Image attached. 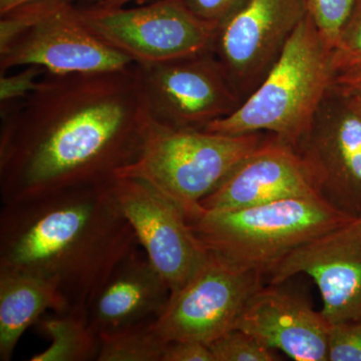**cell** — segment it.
<instances>
[{
  "mask_svg": "<svg viewBox=\"0 0 361 361\" xmlns=\"http://www.w3.org/2000/svg\"><path fill=\"white\" fill-rule=\"evenodd\" d=\"M171 289L148 257L137 250L114 271L90 304L87 318L97 334L160 315Z\"/></svg>",
  "mask_w": 361,
  "mask_h": 361,
  "instance_id": "cell-16",
  "label": "cell"
},
{
  "mask_svg": "<svg viewBox=\"0 0 361 361\" xmlns=\"http://www.w3.org/2000/svg\"><path fill=\"white\" fill-rule=\"evenodd\" d=\"M332 59L336 75L361 66V0H357L350 18L341 33Z\"/></svg>",
  "mask_w": 361,
  "mask_h": 361,
  "instance_id": "cell-22",
  "label": "cell"
},
{
  "mask_svg": "<svg viewBox=\"0 0 361 361\" xmlns=\"http://www.w3.org/2000/svg\"><path fill=\"white\" fill-rule=\"evenodd\" d=\"M47 73L44 68L37 66L23 68L20 73L13 75L6 73L0 78V103L1 106L20 101L39 87L40 80Z\"/></svg>",
  "mask_w": 361,
  "mask_h": 361,
  "instance_id": "cell-24",
  "label": "cell"
},
{
  "mask_svg": "<svg viewBox=\"0 0 361 361\" xmlns=\"http://www.w3.org/2000/svg\"><path fill=\"white\" fill-rule=\"evenodd\" d=\"M334 82L361 97V66L337 73Z\"/></svg>",
  "mask_w": 361,
  "mask_h": 361,
  "instance_id": "cell-27",
  "label": "cell"
},
{
  "mask_svg": "<svg viewBox=\"0 0 361 361\" xmlns=\"http://www.w3.org/2000/svg\"><path fill=\"white\" fill-rule=\"evenodd\" d=\"M308 13L307 0H247L220 21L211 51L245 99Z\"/></svg>",
  "mask_w": 361,
  "mask_h": 361,
  "instance_id": "cell-12",
  "label": "cell"
},
{
  "mask_svg": "<svg viewBox=\"0 0 361 361\" xmlns=\"http://www.w3.org/2000/svg\"><path fill=\"white\" fill-rule=\"evenodd\" d=\"M264 280L263 273L239 269L208 251L194 276L171 293L165 308L154 319V329L166 342L194 341L209 345L234 329Z\"/></svg>",
  "mask_w": 361,
  "mask_h": 361,
  "instance_id": "cell-10",
  "label": "cell"
},
{
  "mask_svg": "<svg viewBox=\"0 0 361 361\" xmlns=\"http://www.w3.org/2000/svg\"><path fill=\"white\" fill-rule=\"evenodd\" d=\"M360 219H361V217H360Z\"/></svg>",
  "mask_w": 361,
  "mask_h": 361,
  "instance_id": "cell-30",
  "label": "cell"
},
{
  "mask_svg": "<svg viewBox=\"0 0 361 361\" xmlns=\"http://www.w3.org/2000/svg\"><path fill=\"white\" fill-rule=\"evenodd\" d=\"M329 361H361V320L330 325Z\"/></svg>",
  "mask_w": 361,
  "mask_h": 361,
  "instance_id": "cell-23",
  "label": "cell"
},
{
  "mask_svg": "<svg viewBox=\"0 0 361 361\" xmlns=\"http://www.w3.org/2000/svg\"><path fill=\"white\" fill-rule=\"evenodd\" d=\"M97 37L137 65L161 63L211 49L218 23L195 16L180 0L123 8L78 6Z\"/></svg>",
  "mask_w": 361,
  "mask_h": 361,
  "instance_id": "cell-7",
  "label": "cell"
},
{
  "mask_svg": "<svg viewBox=\"0 0 361 361\" xmlns=\"http://www.w3.org/2000/svg\"><path fill=\"white\" fill-rule=\"evenodd\" d=\"M336 78L332 47L307 13L237 110L204 130L227 135L270 133L296 148Z\"/></svg>",
  "mask_w": 361,
  "mask_h": 361,
  "instance_id": "cell-3",
  "label": "cell"
},
{
  "mask_svg": "<svg viewBox=\"0 0 361 361\" xmlns=\"http://www.w3.org/2000/svg\"><path fill=\"white\" fill-rule=\"evenodd\" d=\"M135 66L52 75L1 106L2 204L115 179L139 154L149 122Z\"/></svg>",
  "mask_w": 361,
  "mask_h": 361,
  "instance_id": "cell-1",
  "label": "cell"
},
{
  "mask_svg": "<svg viewBox=\"0 0 361 361\" xmlns=\"http://www.w3.org/2000/svg\"><path fill=\"white\" fill-rule=\"evenodd\" d=\"M295 149L320 198L360 219L361 97L334 82Z\"/></svg>",
  "mask_w": 361,
  "mask_h": 361,
  "instance_id": "cell-8",
  "label": "cell"
},
{
  "mask_svg": "<svg viewBox=\"0 0 361 361\" xmlns=\"http://www.w3.org/2000/svg\"><path fill=\"white\" fill-rule=\"evenodd\" d=\"M154 319L99 334L97 361H161L168 342L157 334Z\"/></svg>",
  "mask_w": 361,
  "mask_h": 361,
  "instance_id": "cell-19",
  "label": "cell"
},
{
  "mask_svg": "<svg viewBox=\"0 0 361 361\" xmlns=\"http://www.w3.org/2000/svg\"><path fill=\"white\" fill-rule=\"evenodd\" d=\"M130 1H144V0H104L102 4L97 6L104 7H121L125 6L126 4H129Z\"/></svg>",
  "mask_w": 361,
  "mask_h": 361,
  "instance_id": "cell-29",
  "label": "cell"
},
{
  "mask_svg": "<svg viewBox=\"0 0 361 361\" xmlns=\"http://www.w3.org/2000/svg\"><path fill=\"white\" fill-rule=\"evenodd\" d=\"M264 141L262 133L220 135L149 118L137 158L116 177L149 183L179 204L192 220L203 212L201 201Z\"/></svg>",
  "mask_w": 361,
  "mask_h": 361,
  "instance_id": "cell-5",
  "label": "cell"
},
{
  "mask_svg": "<svg viewBox=\"0 0 361 361\" xmlns=\"http://www.w3.org/2000/svg\"><path fill=\"white\" fill-rule=\"evenodd\" d=\"M30 0H0V14L8 13L11 9L26 4ZM73 2L84 1L90 2V4H99L104 1V0H71Z\"/></svg>",
  "mask_w": 361,
  "mask_h": 361,
  "instance_id": "cell-28",
  "label": "cell"
},
{
  "mask_svg": "<svg viewBox=\"0 0 361 361\" xmlns=\"http://www.w3.org/2000/svg\"><path fill=\"white\" fill-rule=\"evenodd\" d=\"M330 325L286 281L263 285L242 310L234 329L296 361H329Z\"/></svg>",
  "mask_w": 361,
  "mask_h": 361,
  "instance_id": "cell-14",
  "label": "cell"
},
{
  "mask_svg": "<svg viewBox=\"0 0 361 361\" xmlns=\"http://www.w3.org/2000/svg\"><path fill=\"white\" fill-rule=\"evenodd\" d=\"M161 361H216L208 344L194 341L168 342Z\"/></svg>",
  "mask_w": 361,
  "mask_h": 361,
  "instance_id": "cell-26",
  "label": "cell"
},
{
  "mask_svg": "<svg viewBox=\"0 0 361 361\" xmlns=\"http://www.w3.org/2000/svg\"><path fill=\"white\" fill-rule=\"evenodd\" d=\"M202 20L219 23L243 6L247 0H180Z\"/></svg>",
  "mask_w": 361,
  "mask_h": 361,
  "instance_id": "cell-25",
  "label": "cell"
},
{
  "mask_svg": "<svg viewBox=\"0 0 361 361\" xmlns=\"http://www.w3.org/2000/svg\"><path fill=\"white\" fill-rule=\"evenodd\" d=\"M68 310L70 303L49 280L0 267V360H13L21 336L45 311Z\"/></svg>",
  "mask_w": 361,
  "mask_h": 361,
  "instance_id": "cell-17",
  "label": "cell"
},
{
  "mask_svg": "<svg viewBox=\"0 0 361 361\" xmlns=\"http://www.w3.org/2000/svg\"><path fill=\"white\" fill-rule=\"evenodd\" d=\"M356 2L357 0H307L308 14L332 49L350 18Z\"/></svg>",
  "mask_w": 361,
  "mask_h": 361,
  "instance_id": "cell-21",
  "label": "cell"
},
{
  "mask_svg": "<svg viewBox=\"0 0 361 361\" xmlns=\"http://www.w3.org/2000/svg\"><path fill=\"white\" fill-rule=\"evenodd\" d=\"M310 276L319 289L329 325L361 320V219L306 242L265 275L268 284Z\"/></svg>",
  "mask_w": 361,
  "mask_h": 361,
  "instance_id": "cell-13",
  "label": "cell"
},
{
  "mask_svg": "<svg viewBox=\"0 0 361 361\" xmlns=\"http://www.w3.org/2000/svg\"><path fill=\"white\" fill-rule=\"evenodd\" d=\"M298 197H319L302 157L274 135L249 154L201 201L206 212H224Z\"/></svg>",
  "mask_w": 361,
  "mask_h": 361,
  "instance_id": "cell-15",
  "label": "cell"
},
{
  "mask_svg": "<svg viewBox=\"0 0 361 361\" xmlns=\"http://www.w3.org/2000/svg\"><path fill=\"white\" fill-rule=\"evenodd\" d=\"M135 66L149 118L161 125L204 130L243 102L211 49Z\"/></svg>",
  "mask_w": 361,
  "mask_h": 361,
  "instance_id": "cell-9",
  "label": "cell"
},
{
  "mask_svg": "<svg viewBox=\"0 0 361 361\" xmlns=\"http://www.w3.org/2000/svg\"><path fill=\"white\" fill-rule=\"evenodd\" d=\"M355 220L320 197H298L189 220L204 247L239 269L264 276L306 242Z\"/></svg>",
  "mask_w": 361,
  "mask_h": 361,
  "instance_id": "cell-4",
  "label": "cell"
},
{
  "mask_svg": "<svg viewBox=\"0 0 361 361\" xmlns=\"http://www.w3.org/2000/svg\"><path fill=\"white\" fill-rule=\"evenodd\" d=\"M137 243L113 180L2 204L0 267L49 280L71 310L87 311Z\"/></svg>",
  "mask_w": 361,
  "mask_h": 361,
  "instance_id": "cell-2",
  "label": "cell"
},
{
  "mask_svg": "<svg viewBox=\"0 0 361 361\" xmlns=\"http://www.w3.org/2000/svg\"><path fill=\"white\" fill-rule=\"evenodd\" d=\"M113 189L147 257L167 282L171 293L179 290L208 255L184 209L137 178L116 177Z\"/></svg>",
  "mask_w": 361,
  "mask_h": 361,
  "instance_id": "cell-11",
  "label": "cell"
},
{
  "mask_svg": "<svg viewBox=\"0 0 361 361\" xmlns=\"http://www.w3.org/2000/svg\"><path fill=\"white\" fill-rule=\"evenodd\" d=\"M0 73L37 66L52 75L123 70L134 61L85 25L71 0H30L0 14Z\"/></svg>",
  "mask_w": 361,
  "mask_h": 361,
  "instance_id": "cell-6",
  "label": "cell"
},
{
  "mask_svg": "<svg viewBox=\"0 0 361 361\" xmlns=\"http://www.w3.org/2000/svg\"><path fill=\"white\" fill-rule=\"evenodd\" d=\"M216 361H277L275 350L266 348L248 332L228 330L209 344Z\"/></svg>",
  "mask_w": 361,
  "mask_h": 361,
  "instance_id": "cell-20",
  "label": "cell"
},
{
  "mask_svg": "<svg viewBox=\"0 0 361 361\" xmlns=\"http://www.w3.org/2000/svg\"><path fill=\"white\" fill-rule=\"evenodd\" d=\"M39 331L51 343L30 361L97 360L99 336L92 329L87 311L68 310L42 317L37 322Z\"/></svg>",
  "mask_w": 361,
  "mask_h": 361,
  "instance_id": "cell-18",
  "label": "cell"
}]
</instances>
